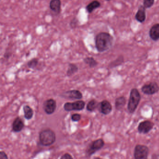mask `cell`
<instances>
[{
  "label": "cell",
  "instance_id": "cell-12",
  "mask_svg": "<svg viewBox=\"0 0 159 159\" xmlns=\"http://www.w3.org/2000/svg\"><path fill=\"white\" fill-rule=\"evenodd\" d=\"M24 127V123L21 118L18 116L14 120L12 123V130L14 132L21 131Z\"/></svg>",
  "mask_w": 159,
  "mask_h": 159
},
{
  "label": "cell",
  "instance_id": "cell-2",
  "mask_svg": "<svg viewBox=\"0 0 159 159\" xmlns=\"http://www.w3.org/2000/svg\"><path fill=\"white\" fill-rule=\"evenodd\" d=\"M39 139L40 144L42 146H50L56 142V134L50 129H45L40 132Z\"/></svg>",
  "mask_w": 159,
  "mask_h": 159
},
{
  "label": "cell",
  "instance_id": "cell-3",
  "mask_svg": "<svg viewBox=\"0 0 159 159\" xmlns=\"http://www.w3.org/2000/svg\"><path fill=\"white\" fill-rule=\"evenodd\" d=\"M141 96L137 89H133L130 93L128 105V109L130 113L135 112L141 101Z\"/></svg>",
  "mask_w": 159,
  "mask_h": 159
},
{
  "label": "cell",
  "instance_id": "cell-18",
  "mask_svg": "<svg viewBox=\"0 0 159 159\" xmlns=\"http://www.w3.org/2000/svg\"><path fill=\"white\" fill-rule=\"evenodd\" d=\"M99 104H100V103L98 102L96 100L92 99L87 104V110L89 112H93L99 107Z\"/></svg>",
  "mask_w": 159,
  "mask_h": 159
},
{
  "label": "cell",
  "instance_id": "cell-16",
  "mask_svg": "<svg viewBox=\"0 0 159 159\" xmlns=\"http://www.w3.org/2000/svg\"><path fill=\"white\" fill-rule=\"evenodd\" d=\"M126 104V99L124 96H120L117 98L115 100V108L117 110H121Z\"/></svg>",
  "mask_w": 159,
  "mask_h": 159
},
{
  "label": "cell",
  "instance_id": "cell-29",
  "mask_svg": "<svg viewBox=\"0 0 159 159\" xmlns=\"http://www.w3.org/2000/svg\"><path fill=\"white\" fill-rule=\"evenodd\" d=\"M107 1H110V0H107Z\"/></svg>",
  "mask_w": 159,
  "mask_h": 159
},
{
  "label": "cell",
  "instance_id": "cell-7",
  "mask_svg": "<svg viewBox=\"0 0 159 159\" xmlns=\"http://www.w3.org/2000/svg\"><path fill=\"white\" fill-rule=\"evenodd\" d=\"M60 96L64 99L79 100L83 98V94L78 90L72 89L63 92Z\"/></svg>",
  "mask_w": 159,
  "mask_h": 159
},
{
  "label": "cell",
  "instance_id": "cell-23",
  "mask_svg": "<svg viewBox=\"0 0 159 159\" xmlns=\"http://www.w3.org/2000/svg\"><path fill=\"white\" fill-rule=\"evenodd\" d=\"M155 0H143V6L145 8H149L154 4Z\"/></svg>",
  "mask_w": 159,
  "mask_h": 159
},
{
  "label": "cell",
  "instance_id": "cell-13",
  "mask_svg": "<svg viewBox=\"0 0 159 159\" xmlns=\"http://www.w3.org/2000/svg\"><path fill=\"white\" fill-rule=\"evenodd\" d=\"M146 8L144 6H141L135 16V19L137 21L143 23L144 22L146 18Z\"/></svg>",
  "mask_w": 159,
  "mask_h": 159
},
{
  "label": "cell",
  "instance_id": "cell-22",
  "mask_svg": "<svg viewBox=\"0 0 159 159\" xmlns=\"http://www.w3.org/2000/svg\"><path fill=\"white\" fill-rule=\"evenodd\" d=\"M38 63H39V61L37 58H33L28 61L27 63V66L30 69L34 70L37 67Z\"/></svg>",
  "mask_w": 159,
  "mask_h": 159
},
{
  "label": "cell",
  "instance_id": "cell-24",
  "mask_svg": "<svg viewBox=\"0 0 159 159\" xmlns=\"http://www.w3.org/2000/svg\"><path fill=\"white\" fill-rule=\"evenodd\" d=\"M81 116L79 114H74L71 116V119L73 122H78L81 120Z\"/></svg>",
  "mask_w": 159,
  "mask_h": 159
},
{
  "label": "cell",
  "instance_id": "cell-27",
  "mask_svg": "<svg viewBox=\"0 0 159 159\" xmlns=\"http://www.w3.org/2000/svg\"><path fill=\"white\" fill-rule=\"evenodd\" d=\"M0 159H8L7 155L4 151L0 152Z\"/></svg>",
  "mask_w": 159,
  "mask_h": 159
},
{
  "label": "cell",
  "instance_id": "cell-28",
  "mask_svg": "<svg viewBox=\"0 0 159 159\" xmlns=\"http://www.w3.org/2000/svg\"><path fill=\"white\" fill-rule=\"evenodd\" d=\"M103 159L101 158H100V157H94V159Z\"/></svg>",
  "mask_w": 159,
  "mask_h": 159
},
{
  "label": "cell",
  "instance_id": "cell-15",
  "mask_svg": "<svg viewBox=\"0 0 159 159\" xmlns=\"http://www.w3.org/2000/svg\"><path fill=\"white\" fill-rule=\"evenodd\" d=\"M61 6V0H51L49 3V7L50 9L57 14H59L60 12Z\"/></svg>",
  "mask_w": 159,
  "mask_h": 159
},
{
  "label": "cell",
  "instance_id": "cell-14",
  "mask_svg": "<svg viewBox=\"0 0 159 159\" xmlns=\"http://www.w3.org/2000/svg\"><path fill=\"white\" fill-rule=\"evenodd\" d=\"M149 36L152 40L157 41L159 39V24H155L149 31Z\"/></svg>",
  "mask_w": 159,
  "mask_h": 159
},
{
  "label": "cell",
  "instance_id": "cell-26",
  "mask_svg": "<svg viewBox=\"0 0 159 159\" xmlns=\"http://www.w3.org/2000/svg\"><path fill=\"white\" fill-rule=\"evenodd\" d=\"M60 159H73V158L72 155H70L69 153H65L62 156Z\"/></svg>",
  "mask_w": 159,
  "mask_h": 159
},
{
  "label": "cell",
  "instance_id": "cell-6",
  "mask_svg": "<svg viewBox=\"0 0 159 159\" xmlns=\"http://www.w3.org/2000/svg\"><path fill=\"white\" fill-rule=\"evenodd\" d=\"M149 151V148L147 146L137 145L134 148V159H147Z\"/></svg>",
  "mask_w": 159,
  "mask_h": 159
},
{
  "label": "cell",
  "instance_id": "cell-20",
  "mask_svg": "<svg viewBox=\"0 0 159 159\" xmlns=\"http://www.w3.org/2000/svg\"><path fill=\"white\" fill-rule=\"evenodd\" d=\"M101 5V3L99 1L95 0V1H92L87 5L86 7V9L88 13H91L93 12V10L100 7Z\"/></svg>",
  "mask_w": 159,
  "mask_h": 159
},
{
  "label": "cell",
  "instance_id": "cell-5",
  "mask_svg": "<svg viewBox=\"0 0 159 159\" xmlns=\"http://www.w3.org/2000/svg\"><path fill=\"white\" fill-rule=\"evenodd\" d=\"M86 103L82 100H78L73 102H67L63 106L64 110L66 112L72 111H81L85 108Z\"/></svg>",
  "mask_w": 159,
  "mask_h": 159
},
{
  "label": "cell",
  "instance_id": "cell-25",
  "mask_svg": "<svg viewBox=\"0 0 159 159\" xmlns=\"http://www.w3.org/2000/svg\"><path fill=\"white\" fill-rule=\"evenodd\" d=\"M78 20L76 18H74L70 22V26L72 29H75L78 25Z\"/></svg>",
  "mask_w": 159,
  "mask_h": 159
},
{
  "label": "cell",
  "instance_id": "cell-10",
  "mask_svg": "<svg viewBox=\"0 0 159 159\" xmlns=\"http://www.w3.org/2000/svg\"><path fill=\"white\" fill-rule=\"evenodd\" d=\"M154 126V123L150 120H147L142 121L138 126V132L140 134H146L153 129Z\"/></svg>",
  "mask_w": 159,
  "mask_h": 159
},
{
  "label": "cell",
  "instance_id": "cell-8",
  "mask_svg": "<svg viewBox=\"0 0 159 159\" xmlns=\"http://www.w3.org/2000/svg\"><path fill=\"white\" fill-rule=\"evenodd\" d=\"M43 109L46 114L48 115H52L56 111L57 108V102L53 99L46 100L43 103Z\"/></svg>",
  "mask_w": 159,
  "mask_h": 159
},
{
  "label": "cell",
  "instance_id": "cell-11",
  "mask_svg": "<svg viewBox=\"0 0 159 159\" xmlns=\"http://www.w3.org/2000/svg\"><path fill=\"white\" fill-rule=\"evenodd\" d=\"M98 108L100 112L104 115H108L112 111V105L107 100H103L100 103Z\"/></svg>",
  "mask_w": 159,
  "mask_h": 159
},
{
  "label": "cell",
  "instance_id": "cell-9",
  "mask_svg": "<svg viewBox=\"0 0 159 159\" xmlns=\"http://www.w3.org/2000/svg\"><path fill=\"white\" fill-rule=\"evenodd\" d=\"M142 92L147 95H152L157 93L159 91V86L157 82H152L145 84L142 88Z\"/></svg>",
  "mask_w": 159,
  "mask_h": 159
},
{
  "label": "cell",
  "instance_id": "cell-17",
  "mask_svg": "<svg viewBox=\"0 0 159 159\" xmlns=\"http://www.w3.org/2000/svg\"><path fill=\"white\" fill-rule=\"evenodd\" d=\"M23 111L24 112V118L26 120L31 119L33 117L34 111L32 108L29 105H24L23 107Z\"/></svg>",
  "mask_w": 159,
  "mask_h": 159
},
{
  "label": "cell",
  "instance_id": "cell-21",
  "mask_svg": "<svg viewBox=\"0 0 159 159\" xmlns=\"http://www.w3.org/2000/svg\"><path fill=\"white\" fill-rule=\"evenodd\" d=\"M84 62L90 68H94L98 65V62L92 57H87L84 59Z\"/></svg>",
  "mask_w": 159,
  "mask_h": 159
},
{
  "label": "cell",
  "instance_id": "cell-19",
  "mask_svg": "<svg viewBox=\"0 0 159 159\" xmlns=\"http://www.w3.org/2000/svg\"><path fill=\"white\" fill-rule=\"evenodd\" d=\"M78 70V67L76 64L74 63H70L68 66V70L66 72V75L67 76H72L75 74L77 72Z\"/></svg>",
  "mask_w": 159,
  "mask_h": 159
},
{
  "label": "cell",
  "instance_id": "cell-4",
  "mask_svg": "<svg viewBox=\"0 0 159 159\" xmlns=\"http://www.w3.org/2000/svg\"><path fill=\"white\" fill-rule=\"evenodd\" d=\"M105 145V142L102 139H99L91 142L86 150L87 157H90L97 151L101 149Z\"/></svg>",
  "mask_w": 159,
  "mask_h": 159
},
{
  "label": "cell",
  "instance_id": "cell-1",
  "mask_svg": "<svg viewBox=\"0 0 159 159\" xmlns=\"http://www.w3.org/2000/svg\"><path fill=\"white\" fill-rule=\"evenodd\" d=\"M114 38L110 34L101 32L96 35L95 45L98 52L102 53L107 51L113 45Z\"/></svg>",
  "mask_w": 159,
  "mask_h": 159
}]
</instances>
